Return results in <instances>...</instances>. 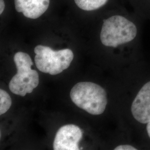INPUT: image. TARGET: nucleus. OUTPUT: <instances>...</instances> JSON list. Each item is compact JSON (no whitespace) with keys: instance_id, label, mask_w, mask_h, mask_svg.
Here are the masks:
<instances>
[{"instance_id":"1","label":"nucleus","mask_w":150,"mask_h":150,"mask_svg":"<svg viewBox=\"0 0 150 150\" xmlns=\"http://www.w3.org/2000/svg\"><path fill=\"white\" fill-rule=\"evenodd\" d=\"M113 14L102 21L100 38L106 47L116 48L131 43L137 38L138 22L142 20L135 13Z\"/></svg>"},{"instance_id":"2","label":"nucleus","mask_w":150,"mask_h":150,"mask_svg":"<svg viewBox=\"0 0 150 150\" xmlns=\"http://www.w3.org/2000/svg\"><path fill=\"white\" fill-rule=\"evenodd\" d=\"M70 97L77 107L93 115L102 114L107 104L106 91L101 86L91 82L76 84L71 90Z\"/></svg>"},{"instance_id":"3","label":"nucleus","mask_w":150,"mask_h":150,"mask_svg":"<svg viewBox=\"0 0 150 150\" xmlns=\"http://www.w3.org/2000/svg\"><path fill=\"white\" fill-rule=\"evenodd\" d=\"M17 74L9 83V88L14 94L25 96L32 93L39 84L38 72L32 70L33 62L30 56L25 52H18L14 56Z\"/></svg>"},{"instance_id":"4","label":"nucleus","mask_w":150,"mask_h":150,"mask_svg":"<svg viewBox=\"0 0 150 150\" xmlns=\"http://www.w3.org/2000/svg\"><path fill=\"white\" fill-rule=\"evenodd\" d=\"M34 52L38 70L51 75H58L68 69L74 57L72 51L69 48L56 51L48 46L38 45Z\"/></svg>"},{"instance_id":"5","label":"nucleus","mask_w":150,"mask_h":150,"mask_svg":"<svg viewBox=\"0 0 150 150\" xmlns=\"http://www.w3.org/2000/svg\"><path fill=\"white\" fill-rule=\"evenodd\" d=\"M82 134V129L76 125L70 124L62 126L55 136L54 150H80L79 144Z\"/></svg>"},{"instance_id":"6","label":"nucleus","mask_w":150,"mask_h":150,"mask_svg":"<svg viewBox=\"0 0 150 150\" xmlns=\"http://www.w3.org/2000/svg\"><path fill=\"white\" fill-rule=\"evenodd\" d=\"M131 112L134 118L140 123L150 121V81L139 90L132 103Z\"/></svg>"},{"instance_id":"7","label":"nucleus","mask_w":150,"mask_h":150,"mask_svg":"<svg viewBox=\"0 0 150 150\" xmlns=\"http://www.w3.org/2000/svg\"><path fill=\"white\" fill-rule=\"evenodd\" d=\"M50 0H15L16 11L27 18L36 19L47 11Z\"/></svg>"},{"instance_id":"8","label":"nucleus","mask_w":150,"mask_h":150,"mask_svg":"<svg viewBox=\"0 0 150 150\" xmlns=\"http://www.w3.org/2000/svg\"><path fill=\"white\" fill-rule=\"evenodd\" d=\"M134 11L142 19L150 18V0H129Z\"/></svg>"},{"instance_id":"9","label":"nucleus","mask_w":150,"mask_h":150,"mask_svg":"<svg viewBox=\"0 0 150 150\" xmlns=\"http://www.w3.org/2000/svg\"><path fill=\"white\" fill-rule=\"evenodd\" d=\"M75 4L85 11H95L101 8L108 4L110 0H74Z\"/></svg>"},{"instance_id":"10","label":"nucleus","mask_w":150,"mask_h":150,"mask_svg":"<svg viewBox=\"0 0 150 150\" xmlns=\"http://www.w3.org/2000/svg\"><path fill=\"white\" fill-rule=\"evenodd\" d=\"M12 105L11 97L5 90H0V115H2L10 109Z\"/></svg>"},{"instance_id":"11","label":"nucleus","mask_w":150,"mask_h":150,"mask_svg":"<svg viewBox=\"0 0 150 150\" xmlns=\"http://www.w3.org/2000/svg\"><path fill=\"white\" fill-rule=\"evenodd\" d=\"M115 150H137V149L134 147L129 145H120L116 147Z\"/></svg>"},{"instance_id":"12","label":"nucleus","mask_w":150,"mask_h":150,"mask_svg":"<svg viewBox=\"0 0 150 150\" xmlns=\"http://www.w3.org/2000/svg\"><path fill=\"white\" fill-rule=\"evenodd\" d=\"M5 7V4L4 0H0V14L1 15L4 11Z\"/></svg>"},{"instance_id":"13","label":"nucleus","mask_w":150,"mask_h":150,"mask_svg":"<svg viewBox=\"0 0 150 150\" xmlns=\"http://www.w3.org/2000/svg\"><path fill=\"white\" fill-rule=\"evenodd\" d=\"M147 133H148V134H149V136L150 137V121L147 123Z\"/></svg>"}]
</instances>
